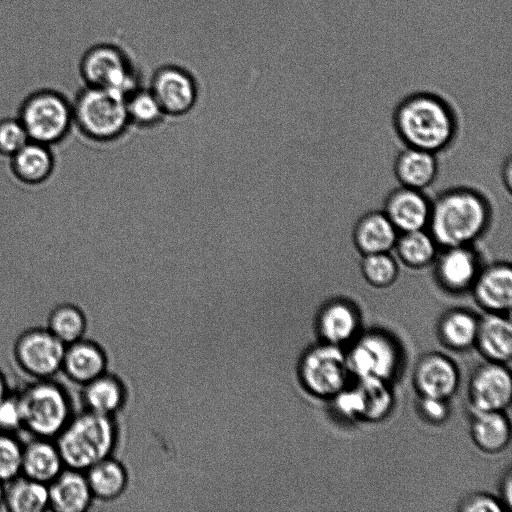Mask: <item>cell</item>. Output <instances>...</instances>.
I'll list each match as a JSON object with an SVG mask.
<instances>
[{
    "label": "cell",
    "instance_id": "1",
    "mask_svg": "<svg viewBox=\"0 0 512 512\" xmlns=\"http://www.w3.org/2000/svg\"><path fill=\"white\" fill-rule=\"evenodd\" d=\"M394 124L409 147L435 152L450 143L455 131L453 114L436 93L416 91L404 96L396 106Z\"/></svg>",
    "mask_w": 512,
    "mask_h": 512
},
{
    "label": "cell",
    "instance_id": "2",
    "mask_svg": "<svg viewBox=\"0 0 512 512\" xmlns=\"http://www.w3.org/2000/svg\"><path fill=\"white\" fill-rule=\"evenodd\" d=\"M485 201L470 190L442 194L430 209L432 238L450 248L464 246L477 238L488 223Z\"/></svg>",
    "mask_w": 512,
    "mask_h": 512
},
{
    "label": "cell",
    "instance_id": "3",
    "mask_svg": "<svg viewBox=\"0 0 512 512\" xmlns=\"http://www.w3.org/2000/svg\"><path fill=\"white\" fill-rule=\"evenodd\" d=\"M115 442L116 428L111 417L87 410L71 417L55 443L66 468L85 472L109 457Z\"/></svg>",
    "mask_w": 512,
    "mask_h": 512
},
{
    "label": "cell",
    "instance_id": "4",
    "mask_svg": "<svg viewBox=\"0 0 512 512\" xmlns=\"http://www.w3.org/2000/svg\"><path fill=\"white\" fill-rule=\"evenodd\" d=\"M16 116L30 140L51 147L62 143L73 128L72 101L52 88L29 93L21 101Z\"/></svg>",
    "mask_w": 512,
    "mask_h": 512
},
{
    "label": "cell",
    "instance_id": "5",
    "mask_svg": "<svg viewBox=\"0 0 512 512\" xmlns=\"http://www.w3.org/2000/svg\"><path fill=\"white\" fill-rule=\"evenodd\" d=\"M17 397L22 427L36 437L56 438L72 417L67 391L51 379L29 383Z\"/></svg>",
    "mask_w": 512,
    "mask_h": 512
},
{
    "label": "cell",
    "instance_id": "6",
    "mask_svg": "<svg viewBox=\"0 0 512 512\" xmlns=\"http://www.w3.org/2000/svg\"><path fill=\"white\" fill-rule=\"evenodd\" d=\"M73 127L85 137L110 140L129 121L126 97L103 88L85 86L72 101Z\"/></svg>",
    "mask_w": 512,
    "mask_h": 512
},
{
    "label": "cell",
    "instance_id": "7",
    "mask_svg": "<svg viewBox=\"0 0 512 512\" xmlns=\"http://www.w3.org/2000/svg\"><path fill=\"white\" fill-rule=\"evenodd\" d=\"M79 73L86 86L108 89L126 98L137 89L126 55L110 44L87 49L80 60Z\"/></svg>",
    "mask_w": 512,
    "mask_h": 512
},
{
    "label": "cell",
    "instance_id": "8",
    "mask_svg": "<svg viewBox=\"0 0 512 512\" xmlns=\"http://www.w3.org/2000/svg\"><path fill=\"white\" fill-rule=\"evenodd\" d=\"M349 367L347 355L334 344L312 348L300 364V377L305 388L321 398H333L345 388Z\"/></svg>",
    "mask_w": 512,
    "mask_h": 512
},
{
    "label": "cell",
    "instance_id": "9",
    "mask_svg": "<svg viewBox=\"0 0 512 512\" xmlns=\"http://www.w3.org/2000/svg\"><path fill=\"white\" fill-rule=\"evenodd\" d=\"M65 345L46 327H32L21 332L13 345L17 366L26 375L51 379L61 371Z\"/></svg>",
    "mask_w": 512,
    "mask_h": 512
},
{
    "label": "cell",
    "instance_id": "10",
    "mask_svg": "<svg viewBox=\"0 0 512 512\" xmlns=\"http://www.w3.org/2000/svg\"><path fill=\"white\" fill-rule=\"evenodd\" d=\"M346 355L350 373L358 378L371 376L387 381L398 366L395 345L378 333L363 336Z\"/></svg>",
    "mask_w": 512,
    "mask_h": 512
},
{
    "label": "cell",
    "instance_id": "11",
    "mask_svg": "<svg viewBox=\"0 0 512 512\" xmlns=\"http://www.w3.org/2000/svg\"><path fill=\"white\" fill-rule=\"evenodd\" d=\"M150 91L163 112L172 115L189 111L197 95L196 85L190 74L174 65L163 66L154 73Z\"/></svg>",
    "mask_w": 512,
    "mask_h": 512
},
{
    "label": "cell",
    "instance_id": "12",
    "mask_svg": "<svg viewBox=\"0 0 512 512\" xmlns=\"http://www.w3.org/2000/svg\"><path fill=\"white\" fill-rule=\"evenodd\" d=\"M469 392L476 411H502L511 402V375L499 363L483 365L473 375Z\"/></svg>",
    "mask_w": 512,
    "mask_h": 512
},
{
    "label": "cell",
    "instance_id": "13",
    "mask_svg": "<svg viewBox=\"0 0 512 512\" xmlns=\"http://www.w3.org/2000/svg\"><path fill=\"white\" fill-rule=\"evenodd\" d=\"M8 159L14 179L27 186H39L47 182L56 167L52 147L33 140H29Z\"/></svg>",
    "mask_w": 512,
    "mask_h": 512
},
{
    "label": "cell",
    "instance_id": "14",
    "mask_svg": "<svg viewBox=\"0 0 512 512\" xmlns=\"http://www.w3.org/2000/svg\"><path fill=\"white\" fill-rule=\"evenodd\" d=\"M430 209L427 199L417 189L404 186L392 190L384 203L385 215L401 232L423 229Z\"/></svg>",
    "mask_w": 512,
    "mask_h": 512
},
{
    "label": "cell",
    "instance_id": "15",
    "mask_svg": "<svg viewBox=\"0 0 512 512\" xmlns=\"http://www.w3.org/2000/svg\"><path fill=\"white\" fill-rule=\"evenodd\" d=\"M107 358L94 341L84 338L65 346L61 371L73 383L85 385L105 373Z\"/></svg>",
    "mask_w": 512,
    "mask_h": 512
},
{
    "label": "cell",
    "instance_id": "16",
    "mask_svg": "<svg viewBox=\"0 0 512 512\" xmlns=\"http://www.w3.org/2000/svg\"><path fill=\"white\" fill-rule=\"evenodd\" d=\"M49 508L57 512H84L93 495L83 471L64 468L48 484Z\"/></svg>",
    "mask_w": 512,
    "mask_h": 512
},
{
    "label": "cell",
    "instance_id": "17",
    "mask_svg": "<svg viewBox=\"0 0 512 512\" xmlns=\"http://www.w3.org/2000/svg\"><path fill=\"white\" fill-rule=\"evenodd\" d=\"M415 381L424 396L446 400L457 389L458 372L448 358L436 354L429 355L419 363Z\"/></svg>",
    "mask_w": 512,
    "mask_h": 512
},
{
    "label": "cell",
    "instance_id": "18",
    "mask_svg": "<svg viewBox=\"0 0 512 512\" xmlns=\"http://www.w3.org/2000/svg\"><path fill=\"white\" fill-rule=\"evenodd\" d=\"M65 468L60 452L51 439L36 437L23 446L21 474L49 484Z\"/></svg>",
    "mask_w": 512,
    "mask_h": 512
},
{
    "label": "cell",
    "instance_id": "19",
    "mask_svg": "<svg viewBox=\"0 0 512 512\" xmlns=\"http://www.w3.org/2000/svg\"><path fill=\"white\" fill-rule=\"evenodd\" d=\"M353 239L363 255L386 253L395 246L397 230L384 212L373 210L358 219Z\"/></svg>",
    "mask_w": 512,
    "mask_h": 512
},
{
    "label": "cell",
    "instance_id": "20",
    "mask_svg": "<svg viewBox=\"0 0 512 512\" xmlns=\"http://www.w3.org/2000/svg\"><path fill=\"white\" fill-rule=\"evenodd\" d=\"M479 304L493 312L509 311L512 303V270L499 263L487 268L475 282Z\"/></svg>",
    "mask_w": 512,
    "mask_h": 512
},
{
    "label": "cell",
    "instance_id": "21",
    "mask_svg": "<svg viewBox=\"0 0 512 512\" xmlns=\"http://www.w3.org/2000/svg\"><path fill=\"white\" fill-rule=\"evenodd\" d=\"M476 273L477 259L464 246L447 248L436 265L437 278L451 291L467 289L475 280Z\"/></svg>",
    "mask_w": 512,
    "mask_h": 512
},
{
    "label": "cell",
    "instance_id": "22",
    "mask_svg": "<svg viewBox=\"0 0 512 512\" xmlns=\"http://www.w3.org/2000/svg\"><path fill=\"white\" fill-rule=\"evenodd\" d=\"M394 172L402 186L418 190L433 181L437 163L431 152L409 147L397 155Z\"/></svg>",
    "mask_w": 512,
    "mask_h": 512
},
{
    "label": "cell",
    "instance_id": "23",
    "mask_svg": "<svg viewBox=\"0 0 512 512\" xmlns=\"http://www.w3.org/2000/svg\"><path fill=\"white\" fill-rule=\"evenodd\" d=\"M4 508L11 512H42L49 508L48 485L19 475L4 488Z\"/></svg>",
    "mask_w": 512,
    "mask_h": 512
},
{
    "label": "cell",
    "instance_id": "24",
    "mask_svg": "<svg viewBox=\"0 0 512 512\" xmlns=\"http://www.w3.org/2000/svg\"><path fill=\"white\" fill-rule=\"evenodd\" d=\"M476 341L491 360L506 362L512 355V327L508 319L489 315L478 325Z\"/></svg>",
    "mask_w": 512,
    "mask_h": 512
},
{
    "label": "cell",
    "instance_id": "25",
    "mask_svg": "<svg viewBox=\"0 0 512 512\" xmlns=\"http://www.w3.org/2000/svg\"><path fill=\"white\" fill-rule=\"evenodd\" d=\"M93 497L109 501L118 498L126 489L128 476L117 460L104 458L85 471Z\"/></svg>",
    "mask_w": 512,
    "mask_h": 512
},
{
    "label": "cell",
    "instance_id": "26",
    "mask_svg": "<svg viewBox=\"0 0 512 512\" xmlns=\"http://www.w3.org/2000/svg\"><path fill=\"white\" fill-rule=\"evenodd\" d=\"M82 399L88 411L111 416L123 405L125 391L115 376L104 373L83 385Z\"/></svg>",
    "mask_w": 512,
    "mask_h": 512
},
{
    "label": "cell",
    "instance_id": "27",
    "mask_svg": "<svg viewBox=\"0 0 512 512\" xmlns=\"http://www.w3.org/2000/svg\"><path fill=\"white\" fill-rule=\"evenodd\" d=\"M471 431L478 447L490 453L504 449L511 434L510 423L502 411H477Z\"/></svg>",
    "mask_w": 512,
    "mask_h": 512
},
{
    "label": "cell",
    "instance_id": "28",
    "mask_svg": "<svg viewBox=\"0 0 512 512\" xmlns=\"http://www.w3.org/2000/svg\"><path fill=\"white\" fill-rule=\"evenodd\" d=\"M358 329V315L347 303L329 304L319 318V331L329 344L340 345L350 340Z\"/></svg>",
    "mask_w": 512,
    "mask_h": 512
},
{
    "label": "cell",
    "instance_id": "29",
    "mask_svg": "<svg viewBox=\"0 0 512 512\" xmlns=\"http://www.w3.org/2000/svg\"><path fill=\"white\" fill-rule=\"evenodd\" d=\"M46 328L66 346L83 338L87 318L77 305L61 303L48 314Z\"/></svg>",
    "mask_w": 512,
    "mask_h": 512
},
{
    "label": "cell",
    "instance_id": "30",
    "mask_svg": "<svg viewBox=\"0 0 512 512\" xmlns=\"http://www.w3.org/2000/svg\"><path fill=\"white\" fill-rule=\"evenodd\" d=\"M356 385L363 403V419L377 421L385 417L393 403L392 392L386 380L377 377L358 378Z\"/></svg>",
    "mask_w": 512,
    "mask_h": 512
},
{
    "label": "cell",
    "instance_id": "31",
    "mask_svg": "<svg viewBox=\"0 0 512 512\" xmlns=\"http://www.w3.org/2000/svg\"><path fill=\"white\" fill-rule=\"evenodd\" d=\"M395 245L401 261L411 268L425 267L436 253L434 239L422 229L403 232Z\"/></svg>",
    "mask_w": 512,
    "mask_h": 512
},
{
    "label": "cell",
    "instance_id": "32",
    "mask_svg": "<svg viewBox=\"0 0 512 512\" xmlns=\"http://www.w3.org/2000/svg\"><path fill=\"white\" fill-rule=\"evenodd\" d=\"M479 323L465 311H454L441 322L440 332L445 343L454 349H465L476 341Z\"/></svg>",
    "mask_w": 512,
    "mask_h": 512
},
{
    "label": "cell",
    "instance_id": "33",
    "mask_svg": "<svg viewBox=\"0 0 512 512\" xmlns=\"http://www.w3.org/2000/svg\"><path fill=\"white\" fill-rule=\"evenodd\" d=\"M360 271L366 281L378 288L390 286L398 275L395 260L386 253L366 254L361 258Z\"/></svg>",
    "mask_w": 512,
    "mask_h": 512
},
{
    "label": "cell",
    "instance_id": "34",
    "mask_svg": "<svg viewBox=\"0 0 512 512\" xmlns=\"http://www.w3.org/2000/svg\"><path fill=\"white\" fill-rule=\"evenodd\" d=\"M126 107L129 120L140 125H151L164 113L150 90H134L126 98Z\"/></svg>",
    "mask_w": 512,
    "mask_h": 512
},
{
    "label": "cell",
    "instance_id": "35",
    "mask_svg": "<svg viewBox=\"0 0 512 512\" xmlns=\"http://www.w3.org/2000/svg\"><path fill=\"white\" fill-rule=\"evenodd\" d=\"M23 446L8 432L0 431V482L7 483L21 474Z\"/></svg>",
    "mask_w": 512,
    "mask_h": 512
},
{
    "label": "cell",
    "instance_id": "36",
    "mask_svg": "<svg viewBox=\"0 0 512 512\" xmlns=\"http://www.w3.org/2000/svg\"><path fill=\"white\" fill-rule=\"evenodd\" d=\"M29 137L17 116L0 119V155L11 157L29 141Z\"/></svg>",
    "mask_w": 512,
    "mask_h": 512
},
{
    "label": "cell",
    "instance_id": "37",
    "mask_svg": "<svg viewBox=\"0 0 512 512\" xmlns=\"http://www.w3.org/2000/svg\"><path fill=\"white\" fill-rule=\"evenodd\" d=\"M336 410L348 418H362L363 403L361 395L355 386L352 389H343L334 397Z\"/></svg>",
    "mask_w": 512,
    "mask_h": 512
},
{
    "label": "cell",
    "instance_id": "38",
    "mask_svg": "<svg viewBox=\"0 0 512 512\" xmlns=\"http://www.w3.org/2000/svg\"><path fill=\"white\" fill-rule=\"evenodd\" d=\"M22 427V416L17 395H8L0 403V431L13 432Z\"/></svg>",
    "mask_w": 512,
    "mask_h": 512
},
{
    "label": "cell",
    "instance_id": "39",
    "mask_svg": "<svg viewBox=\"0 0 512 512\" xmlns=\"http://www.w3.org/2000/svg\"><path fill=\"white\" fill-rule=\"evenodd\" d=\"M423 414L434 422H441L447 417L448 408L444 399L424 396L421 402Z\"/></svg>",
    "mask_w": 512,
    "mask_h": 512
},
{
    "label": "cell",
    "instance_id": "40",
    "mask_svg": "<svg viewBox=\"0 0 512 512\" xmlns=\"http://www.w3.org/2000/svg\"><path fill=\"white\" fill-rule=\"evenodd\" d=\"M462 511L466 512H500L502 508L493 498L486 495H479L470 498L462 507Z\"/></svg>",
    "mask_w": 512,
    "mask_h": 512
},
{
    "label": "cell",
    "instance_id": "41",
    "mask_svg": "<svg viewBox=\"0 0 512 512\" xmlns=\"http://www.w3.org/2000/svg\"><path fill=\"white\" fill-rule=\"evenodd\" d=\"M9 395V388H8V382L3 374V372L0 370V403Z\"/></svg>",
    "mask_w": 512,
    "mask_h": 512
},
{
    "label": "cell",
    "instance_id": "42",
    "mask_svg": "<svg viewBox=\"0 0 512 512\" xmlns=\"http://www.w3.org/2000/svg\"><path fill=\"white\" fill-rule=\"evenodd\" d=\"M3 483L0 482V509L4 507V487Z\"/></svg>",
    "mask_w": 512,
    "mask_h": 512
}]
</instances>
